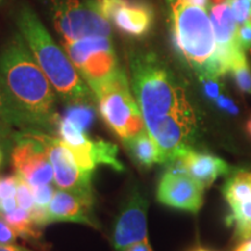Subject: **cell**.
I'll list each match as a JSON object with an SVG mask.
<instances>
[{"mask_svg":"<svg viewBox=\"0 0 251 251\" xmlns=\"http://www.w3.org/2000/svg\"><path fill=\"white\" fill-rule=\"evenodd\" d=\"M128 67L131 91L163 164L177 161L199 139L201 118L196 105L183 81L156 52L130 50Z\"/></svg>","mask_w":251,"mask_h":251,"instance_id":"cell-1","label":"cell"},{"mask_svg":"<svg viewBox=\"0 0 251 251\" xmlns=\"http://www.w3.org/2000/svg\"><path fill=\"white\" fill-rule=\"evenodd\" d=\"M0 75L15 100L41 129L57 133L61 117L56 109V91L19 31L0 49Z\"/></svg>","mask_w":251,"mask_h":251,"instance_id":"cell-2","label":"cell"},{"mask_svg":"<svg viewBox=\"0 0 251 251\" xmlns=\"http://www.w3.org/2000/svg\"><path fill=\"white\" fill-rule=\"evenodd\" d=\"M14 20L18 31L59 98L68 106L92 103L96 100L92 90L78 74L65 50L55 42L36 12L23 2L15 11Z\"/></svg>","mask_w":251,"mask_h":251,"instance_id":"cell-3","label":"cell"},{"mask_svg":"<svg viewBox=\"0 0 251 251\" xmlns=\"http://www.w3.org/2000/svg\"><path fill=\"white\" fill-rule=\"evenodd\" d=\"M170 20L176 51L198 78L224 76L207 8L190 4L186 0H171Z\"/></svg>","mask_w":251,"mask_h":251,"instance_id":"cell-4","label":"cell"},{"mask_svg":"<svg viewBox=\"0 0 251 251\" xmlns=\"http://www.w3.org/2000/svg\"><path fill=\"white\" fill-rule=\"evenodd\" d=\"M100 117L121 141L146 129L142 113L122 68L92 90Z\"/></svg>","mask_w":251,"mask_h":251,"instance_id":"cell-5","label":"cell"},{"mask_svg":"<svg viewBox=\"0 0 251 251\" xmlns=\"http://www.w3.org/2000/svg\"><path fill=\"white\" fill-rule=\"evenodd\" d=\"M42 8L63 41L87 36L112 37V25L94 7L92 0H40Z\"/></svg>","mask_w":251,"mask_h":251,"instance_id":"cell-6","label":"cell"},{"mask_svg":"<svg viewBox=\"0 0 251 251\" xmlns=\"http://www.w3.org/2000/svg\"><path fill=\"white\" fill-rule=\"evenodd\" d=\"M62 46L91 90L111 78L120 69L112 37L109 36L62 40Z\"/></svg>","mask_w":251,"mask_h":251,"instance_id":"cell-7","label":"cell"},{"mask_svg":"<svg viewBox=\"0 0 251 251\" xmlns=\"http://www.w3.org/2000/svg\"><path fill=\"white\" fill-rule=\"evenodd\" d=\"M31 134L45 146L54 170V181L61 190L70 191L93 202L92 172L80 168L63 141L45 130L33 129Z\"/></svg>","mask_w":251,"mask_h":251,"instance_id":"cell-8","label":"cell"},{"mask_svg":"<svg viewBox=\"0 0 251 251\" xmlns=\"http://www.w3.org/2000/svg\"><path fill=\"white\" fill-rule=\"evenodd\" d=\"M57 134L84 170L93 172L98 165H108L118 172L125 170V165L118 159L117 144L101 139H91L85 130L64 117L58 122Z\"/></svg>","mask_w":251,"mask_h":251,"instance_id":"cell-9","label":"cell"},{"mask_svg":"<svg viewBox=\"0 0 251 251\" xmlns=\"http://www.w3.org/2000/svg\"><path fill=\"white\" fill-rule=\"evenodd\" d=\"M98 13L119 31L130 37H144L155 24V9L146 0H92Z\"/></svg>","mask_w":251,"mask_h":251,"instance_id":"cell-10","label":"cell"},{"mask_svg":"<svg viewBox=\"0 0 251 251\" xmlns=\"http://www.w3.org/2000/svg\"><path fill=\"white\" fill-rule=\"evenodd\" d=\"M31 130L18 131L14 147L9 155L12 165L15 174L30 186L51 184L54 170L49 156L45 146L31 134Z\"/></svg>","mask_w":251,"mask_h":251,"instance_id":"cell-11","label":"cell"},{"mask_svg":"<svg viewBox=\"0 0 251 251\" xmlns=\"http://www.w3.org/2000/svg\"><path fill=\"white\" fill-rule=\"evenodd\" d=\"M169 164L157 187V200L164 206L197 214L202 207L205 187L181 170L177 162Z\"/></svg>","mask_w":251,"mask_h":251,"instance_id":"cell-12","label":"cell"},{"mask_svg":"<svg viewBox=\"0 0 251 251\" xmlns=\"http://www.w3.org/2000/svg\"><path fill=\"white\" fill-rule=\"evenodd\" d=\"M147 211L148 201L135 188L119 213L113 228L112 244L115 250L122 251L131 244L148 241Z\"/></svg>","mask_w":251,"mask_h":251,"instance_id":"cell-13","label":"cell"},{"mask_svg":"<svg viewBox=\"0 0 251 251\" xmlns=\"http://www.w3.org/2000/svg\"><path fill=\"white\" fill-rule=\"evenodd\" d=\"M222 193L230 208L229 224L240 240L251 237V171L238 170L228 177Z\"/></svg>","mask_w":251,"mask_h":251,"instance_id":"cell-14","label":"cell"},{"mask_svg":"<svg viewBox=\"0 0 251 251\" xmlns=\"http://www.w3.org/2000/svg\"><path fill=\"white\" fill-rule=\"evenodd\" d=\"M214 35L218 45V58L224 76L230 71L231 63L241 51H246L240 46L237 37L238 24L235 20L229 1L209 6Z\"/></svg>","mask_w":251,"mask_h":251,"instance_id":"cell-15","label":"cell"},{"mask_svg":"<svg viewBox=\"0 0 251 251\" xmlns=\"http://www.w3.org/2000/svg\"><path fill=\"white\" fill-rule=\"evenodd\" d=\"M93 202L87 201L67 190H56L51 201L49 202L48 211L49 222H75L86 225L89 227L99 228L98 222L92 214Z\"/></svg>","mask_w":251,"mask_h":251,"instance_id":"cell-16","label":"cell"},{"mask_svg":"<svg viewBox=\"0 0 251 251\" xmlns=\"http://www.w3.org/2000/svg\"><path fill=\"white\" fill-rule=\"evenodd\" d=\"M174 162H177L181 170L205 188L211 186L220 176L230 172L229 165L222 158L211 153L197 151L196 149L188 150L180 158Z\"/></svg>","mask_w":251,"mask_h":251,"instance_id":"cell-17","label":"cell"},{"mask_svg":"<svg viewBox=\"0 0 251 251\" xmlns=\"http://www.w3.org/2000/svg\"><path fill=\"white\" fill-rule=\"evenodd\" d=\"M0 120L13 126L18 130L40 129L39 125L21 107L0 75Z\"/></svg>","mask_w":251,"mask_h":251,"instance_id":"cell-18","label":"cell"},{"mask_svg":"<svg viewBox=\"0 0 251 251\" xmlns=\"http://www.w3.org/2000/svg\"><path fill=\"white\" fill-rule=\"evenodd\" d=\"M122 142L134 162L142 168L150 169L155 164H163L158 146L147 129Z\"/></svg>","mask_w":251,"mask_h":251,"instance_id":"cell-19","label":"cell"},{"mask_svg":"<svg viewBox=\"0 0 251 251\" xmlns=\"http://www.w3.org/2000/svg\"><path fill=\"white\" fill-rule=\"evenodd\" d=\"M2 219L17 231L19 237L30 241H36L41 237V228L34 224L27 209L17 207L14 211L2 214Z\"/></svg>","mask_w":251,"mask_h":251,"instance_id":"cell-20","label":"cell"},{"mask_svg":"<svg viewBox=\"0 0 251 251\" xmlns=\"http://www.w3.org/2000/svg\"><path fill=\"white\" fill-rule=\"evenodd\" d=\"M235 83L242 92L251 94V69L248 63L246 51H241L231 63L230 71Z\"/></svg>","mask_w":251,"mask_h":251,"instance_id":"cell-21","label":"cell"},{"mask_svg":"<svg viewBox=\"0 0 251 251\" xmlns=\"http://www.w3.org/2000/svg\"><path fill=\"white\" fill-rule=\"evenodd\" d=\"M64 118L74 122L80 129L87 130L92 126L96 118V112L92 103H76L69 106Z\"/></svg>","mask_w":251,"mask_h":251,"instance_id":"cell-22","label":"cell"},{"mask_svg":"<svg viewBox=\"0 0 251 251\" xmlns=\"http://www.w3.org/2000/svg\"><path fill=\"white\" fill-rule=\"evenodd\" d=\"M15 199H17L18 206L21 207V208L27 209V211H30V209L34 207V205H35V202H34L31 186L27 183L26 180L23 179L20 176H19V181H18L17 193H15Z\"/></svg>","mask_w":251,"mask_h":251,"instance_id":"cell-23","label":"cell"},{"mask_svg":"<svg viewBox=\"0 0 251 251\" xmlns=\"http://www.w3.org/2000/svg\"><path fill=\"white\" fill-rule=\"evenodd\" d=\"M231 12L238 26L248 23L251 18V2L250 0H228Z\"/></svg>","mask_w":251,"mask_h":251,"instance_id":"cell-24","label":"cell"},{"mask_svg":"<svg viewBox=\"0 0 251 251\" xmlns=\"http://www.w3.org/2000/svg\"><path fill=\"white\" fill-rule=\"evenodd\" d=\"M18 131L19 130L15 129L13 126L0 120V147L9 155H11L12 149L14 147Z\"/></svg>","mask_w":251,"mask_h":251,"instance_id":"cell-25","label":"cell"},{"mask_svg":"<svg viewBox=\"0 0 251 251\" xmlns=\"http://www.w3.org/2000/svg\"><path fill=\"white\" fill-rule=\"evenodd\" d=\"M31 191H33L34 202H35V205L41 207H48L56 192L54 186H51L50 184L31 186Z\"/></svg>","mask_w":251,"mask_h":251,"instance_id":"cell-26","label":"cell"},{"mask_svg":"<svg viewBox=\"0 0 251 251\" xmlns=\"http://www.w3.org/2000/svg\"><path fill=\"white\" fill-rule=\"evenodd\" d=\"M19 176L11 175V176H0V198L5 199V198L15 197L18 187Z\"/></svg>","mask_w":251,"mask_h":251,"instance_id":"cell-27","label":"cell"},{"mask_svg":"<svg viewBox=\"0 0 251 251\" xmlns=\"http://www.w3.org/2000/svg\"><path fill=\"white\" fill-rule=\"evenodd\" d=\"M220 78L215 77H201L199 78L201 83L205 96L209 100H216V98L221 94V85H220Z\"/></svg>","mask_w":251,"mask_h":251,"instance_id":"cell-28","label":"cell"},{"mask_svg":"<svg viewBox=\"0 0 251 251\" xmlns=\"http://www.w3.org/2000/svg\"><path fill=\"white\" fill-rule=\"evenodd\" d=\"M19 235L7 222L0 216V243L1 244H14L17 243Z\"/></svg>","mask_w":251,"mask_h":251,"instance_id":"cell-29","label":"cell"},{"mask_svg":"<svg viewBox=\"0 0 251 251\" xmlns=\"http://www.w3.org/2000/svg\"><path fill=\"white\" fill-rule=\"evenodd\" d=\"M237 37L240 46L242 47L244 50H251V23H248L238 26Z\"/></svg>","mask_w":251,"mask_h":251,"instance_id":"cell-30","label":"cell"},{"mask_svg":"<svg viewBox=\"0 0 251 251\" xmlns=\"http://www.w3.org/2000/svg\"><path fill=\"white\" fill-rule=\"evenodd\" d=\"M215 103L220 109H224V111L230 113V114L235 115L238 113V108L236 107V105L233 102V100L229 99L228 97L225 96V94H220V96L215 100Z\"/></svg>","mask_w":251,"mask_h":251,"instance_id":"cell-31","label":"cell"},{"mask_svg":"<svg viewBox=\"0 0 251 251\" xmlns=\"http://www.w3.org/2000/svg\"><path fill=\"white\" fill-rule=\"evenodd\" d=\"M17 207L19 206H18L15 197H9V198H5V199H1V214L14 211Z\"/></svg>","mask_w":251,"mask_h":251,"instance_id":"cell-32","label":"cell"},{"mask_svg":"<svg viewBox=\"0 0 251 251\" xmlns=\"http://www.w3.org/2000/svg\"><path fill=\"white\" fill-rule=\"evenodd\" d=\"M122 251H153L151 246H150L149 240L148 241H142V242L131 244V246L127 247Z\"/></svg>","mask_w":251,"mask_h":251,"instance_id":"cell-33","label":"cell"},{"mask_svg":"<svg viewBox=\"0 0 251 251\" xmlns=\"http://www.w3.org/2000/svg\"><path fill=\"white\" fill-rule=\"evenodd\" d=\"M0 251H34L26 247L18 246V244H1L0 243Z\"/></svg>","mask_w":251,"mask_h":251,"instance_id":"cell-34","label":"cell"},{"mask_svg":"<svg viewBox=\"0 0 251 251\" xmlns=\"http://www.w3.org/2000/svg\"><path fill=\"white\" fill-rule=\"evenodd\" d=\"M234 251H251V237L247 238V240H243V242Z\"/></svg>","mask_w":251,"mask_h":251,"instance_id":"cell-35","label":"cell"},{"mask_svg":"<svg viewBox=\"0 0 251 251\" xmlns=\"http://www.w3.org/2000/svg\"><path fill=\"white\" fill-rule=\"evenodd\" d=\"M186 1H188L192 5L200 6V7H203V8L209 7V0H186Z\"/></svg>","mask_w":251,"mask_h":251,"instance_id":"cell-36","label":"cell"},{"mask_svg":"<svg viewBox=\"0 0 251 251\" xmlns=\"http://www.w3.org/2000/svg\"><path fill=\"white\" fill-rule=\"evenodd\" d=\"M7 155V152L5 151L4 149L1 148V147H0V169L2 168V165H4V163H5V156Z\"/></svg>","mask_w":251,"mask_h":251,"instance_id":"cell-37","label":"cell"},{"mask_svg":"<svg viewBox=\"0 0 251 251\" xmlns=\"http://www.w3.org/2000/svg\"><path fill=\"white\" fill-rule=\"evenodd\" d=\"M190 251H212V250L206 249V248H202V247H197V248H193V249Z\"/></svg>","mask_w":251,"mask_h":251,"instance_id":"cell-38","label":"cell"},{"mask_svg":"<svg viewBox=\"0 0 251 251\" xmlns=\"http://www.w3.org/2000/svg\"><path fill=\"white\" fill-rule=\"evenodd\" d=\"M247 130H248V133H249L250 136H251V118L249 119V121H248V124H247Z\"/></svg>","mask_w":251,"mask_h":251,"instance_id":"cell-39","label":"cell"},{"mask_svg":"<svg viewBox=\"0 0 251 251\" xmlns=\"http://www.w3.org/2000/svg\"><path fill=\"white\" fill-rule=\"evenodd\" d=\"M213 1H214L215 4H222V2L228 1V0H213Z\"/></svg>","mask_w":251,"mask_h":251,"instance_id":"cell-40","label":"cell"},{"mask_svg":"<svg viewBox=\"0 0 251 251\" xmlns=\"http://www.w3.org/2000/svg\"><path fill=\"white\" fill-rule=\"evenodd\" d=\"M1 1H2V0H0V4H1Z\"/></svg>","mask_w":251,"mask_h":251,"instance_id":"cell-41","label":"cell"},{"mask_svg":"<svg viewBox=\"0 0 251 251\" xmlns=\"http://www.w3.org/2000/svg\"><path fill=\"white\" fill-rule=\"evenodd\" d=\"M250 2H251V0H250Z\"/></svg>","mask_w":251,"mask_h":251,"instance_id":"cell-42","label":"cell"}]
</instances>
